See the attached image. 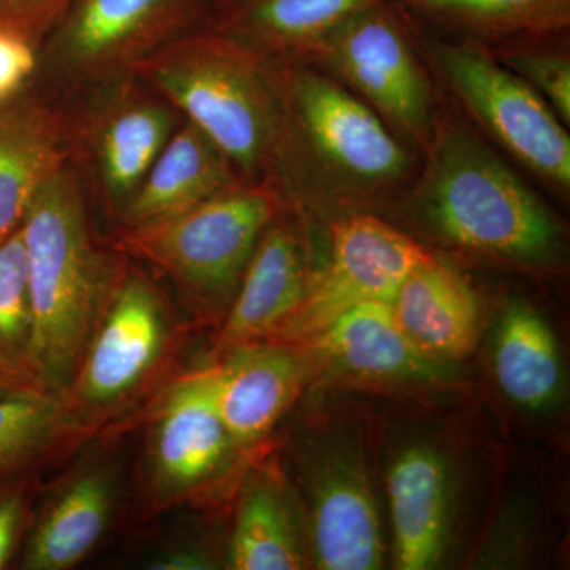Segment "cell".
Here are the masks:
<instances>
[{
  "mask_svg": "<svg viewBox=\"0 0 570 570\" xmlns=\"http://www.w3.org/2000/svg\"><path fill=\"white\" fill-rule=\"evenodd\" d=\"M428 58L480 129L558 194L570 193L569 127L530 85L498 61L487 45L425 37Z\"/></svg>",
  "mask_w": 570,
  "mask_h": 570,
  "instance_id": "cell-8",
  "label": "cell"
},
{
  "mask_svg": "<svg viewBox=\"0 0 570 570\" xmlns=\"http://www.w3.org/2000/svg\"><path fill=\"white\" fill-rule=\"evenodd\" d=\"M86 438L59 393L13 390L0 395V480L33 472L56 450Z\"/></svg>",
  "mask_w": 570,
  "mask_h": 570,
  "instance_id": "cell-26",
  "label": "cell"
},
{
  "mask_svg": "<svg viewBox=\"0 0 570 570\" xmlns=\"http://www.w3.org/2000/svg\"><path fill=\"white\" fill-rule=\"evenodd\" d=\"M393 204L453 249L531 269L560 265L561 225L468 121L439 107L417 174Z\"/></svg>",
  "mask_w": 570,
  "mask_h": 570,
  "instance_id": "cell-2",
  "label": "cell"
},
{
  "mask_svg": "<svg viewBox=\"0 0 570 570\" xmlns=\"http://www.w3.org/2000/svg\"><path fill=\"white\" fill-rule=\"evenodd\" d=\"M284 205L268 179L239 181L186 212L124 227L118 247L164 272L195 311L224 317L258 239Z\"/></svg>",
  "mask_w": 570,
  "mask_h": 570,
  "instance_id": "cell-5",
  "label": "cell"
},
{
  "mask_svg": "<svg viewBox=\"0 0 570 570\" xmlns=\"http://www.w3.org/2000/svg\"><path fill=\"white\" fill-rule=\"evenodd\" d=\"M417 47L414 18L395 0H377L337 24L302 59L355 94L422 157L439 107Z\"/></svg>",
  "mask_w": 570,
  "mask_h": 570,
  "instance_id": "cell-6",
  "label": "cell"
},
{
  "mask_svg": "<svg viewBox=\"0 0 570 570\" xmlns=\"http://www.w3.org/2000/svg\"><path fill=\"white\" fill-rule=\"evenodd\" d=\"M213 560L206 551L195 547H181L178 550L160 554L149 566L154 570H205L213 569Z\"/></svg>",
  "mask_w": 570,
  "mask_h": 570,
  "instance_id": "cell-32",
  "label": "cell"
},
{
  "mask_svg": "<svg viewBox=\"0 0 570 570\" xmlns=\"http://www.w3.org/2000/svg\"><path fill=\"white\" fill-rule=\"evenodd\" d=\"M377 0H213L205 28L266 61L302 59L356 11Z\"/></svg>",
  "mask_w": 570,
  "mask_h": 570,
  "instance_id": "cell-18",
  "label": "cell"
},
{
  "mask_svg": "<svg viewBox=\"0 0 570 570\" xmlns=\"http://www.w3.org/2000/svg\"><path fill=\"white\" fill-rule=\"evenodd\" d=\"M245 181L225 154L194 124L171 134L122 209L124 227L186 212Z\"/></svg>",
  "mask_w": 570,
  "mask_h": 570,
  "instance_id": "cell-20",
  "label": "cell"
},
{
  "mask_svg": "<svg viewBox=\"0 0 570 570\" xmlns=\"http://www.w3.org/2000/svg\"><path fill=\"white\" fill-rule=\"evenodd\" d=\"M217 409L236 452L257 448L316 376L298 344L254 341L212 363Z\"/></svg>",
  "mask_w": 570,
  "mask_h": 570,
  "instance_id": "cell-15",
  "label": "cell"
},
{
  "mask_svg": "<svg viewBox=\"0 0 570 570\" xmlns=\"http://www.w3.org/2000/svg\"><path fill=\"white\" fill-rule=\"evenodd\" d=\"M568 33L532 37L491 45L502 66L530 85L550 105L566 126H570V56Z\"/></svg>",
  "mask_w": 570,
  "mask_h": 570,
  "instance_id": "cell-28",
  "label": "cell"
},
{
  "mask_svg": "<svg viewBox=\"0 0 570 570\" xmlns=\"http://www.w3.org/2000/svg\"><path fill=\"white\" fill-rule=\"evenodd\" d=\"M493 363L499 389L521 407L539 411L560 392L557 340L542 314L523 299L510 302L499 318Z\"/></svg>",
  "mask_w": 570,
  "mask_h": 570,
  "instance_id": "cell-24",
  "label": "cell"
},
{
  "mask_svg": "<svg viewBox=\"0 0 570 570\" xmlns=\"http://www.w3.org/2000/svg\"><path fill=\"white\" fill-rule=\"evenodd\" d=\"M227 568L299 570L307 564L294 501L272 472L255 475L243 490L228 546Z\"/></svg>",
  "mask_w": 570,
  "mask_h": 570,
  "instance_id": "cell-23",
  "label": "cell"
},
{
  "mask_svg": "<svg viewBox=\"0 0 570 570\" xmlns=\"http://www.w3.org/2000/svg\"><path fill=\"white\" fill-rule=\"evenodd\" d=\"M298 346L309 354L316 374L325 371L360 384L438 385L450 374L448 363L426 354L404 332L392 303L351 307Z\"/></svg>",
  "mask_w": 570,
  "mask_h": 570,
  "instance_id": "cell-14",
  "label": "cell"
},
{
  "mask_svg": "<svg viewBox=\"0 0 570 570\" xmlns=\"http://www.w3.org/2000/svg\"><path fill=\"white\" fill-rule=\"evenodd\" d=\"M32 472L0 480V569L13 560L28 532Z\"/></svg>",
  "mask_w": 570,
  "mask_h": 570,
  "instance_id": "cell-29",
  "label": "cell"
},
{
  "mask_svg": "<svg viewBox=\"0 0 570 570\" xmlns=\"http://www.w3.org/2000/svg\"><path fill=\"white\" fill-rule=\"evenodd\" d=\"M31 337L28 257L20 227L0 243V366L21 384L41 390L29 370Z\"/></svg>",
  "mask_w": 570,
  "mask_h": 570,
  "instance_id": "cell-27",
  "label": "cell"
},
{
  "mask_svg": "<svg viewBox=\"0 0 570 570\" xmlns=\"http://www.w3.org/2000/svg\"><path fill=\"white\" fill-rule=\"evenodd\" d=\"M392 307L404 332L434 358L460 362L478 344V295L460 269L436 254L409 273Z\"/></svg>",
  "mask_w": 570,
  "mask_h": 570,
  "instance_id": "cell-17",
  "label": "cell"
},
{
  "mask_svg": "<svg viewBox=\"0 0 570 570\" xmlns=\"http://www.w3.org/2000/svg\"><path fill=\"white\" fill-rule=\"evenodd\" d=\"M73 0H0V29L36 43L51 32Z\"/></svg>",
  "mask_w": 570,
  "mask_h": 570,
  "instance_id": "cell-30",
  "label": "cell"
},
{
  "mask_svg": "<svg viewBox=\"0 0 570 570\" xmlns=\"http://www.w3.org/2000/svg\"><path fill=\"white\" fill-rule=\"evenodd\" d=\"M236 453L217 409L212 365L175 379L154 409L148 455L154 504H183L204 493Z\"/></svg>",
  "mask_w": 570,
  "mask_h": 570,
  "instance_id": "cell-11",
  "label": "cell"
},
{
  "mask_svg": "<svg viewBox=\"0 0 570 570\" xmlns=\"http://www.w3.org/2000/svg\"><path fill=\"white\" fill-rule=\"evenodd\" d=\"M430 250L374 213L328 223V253L317 265L305 299L269 341L305 343L351 307L392 303L409 273Z\"/></svg>",
  "mask_w": 570,
  "mask_h": 570,
  "instance_id": "cell-9",
  "label": "cell"
},
{
  "mask_svg": "<svg viewBox=\"0 0 570 570\" xmlns=\"http://www.w3.org/2000/svg\"><path fill=\"white\" fill-rule=\"evenodd\" d=\"M268 62L279 107L268 181L285 204L328 223L392 205L417 174L414 149L313 63Z\"/></svg>",
  "mask_w": 570,
  "mask_h": 570,
  "instance_id": "cell-1",
  "label": "cell"
},
{
  "mask_svg": "<svg viewBox=\"0 0 570 570\" xmlns=\"http://www.w3.org/2000/svg\"><path fill=\"white\" fill-rule=\"evenodd\" d=\"M213 0H73L56 24L62 58L85 73L132 67L208 17Z\"/></svg>",
  "mask_w": 570,
  "mask_h": 570,
  "instance_id": "cell-12",
  "label": "cell"
},
{
  "mask_svg": "<svg viewBox=\"0 0 570 570\" xmlns=\"http://www.w3.org/2000/svg\"><path fill=\"white\" fill-rule=\"evenodd\" d=\"M176 325L156 285L137 272L112 279L80 366L59 392L88 436L129 407L170 365Z\"/></svg>",
  "mask_w": 570,
  "mask_h": 570,
  "instance_id": "cell-7",
  "label": "cell"
},
{
  "mask_svg": "<svg viewBox=\"0 0 570 570\" xmlns=\"http://www.w3.org/2000/svg\"><path fill=\"white\" fill-rule=\"evenodd\" d=\"M309 217L288 204L265 228L225 313L214 358L242 344L269 340L298 309L317 262Z\"/></svg>",
  "mask_w": 570,
  "mask_h": 570,
  "instance_id": "cell-13",
  "label": "cell"
},
{
  "mask_svg": "<svg viewBox=\"0 0 570 570\" xmlns=\"http://www.w3.org/2000/svg\"><path fill=\"white\" fill-rule=\"evenodd\" d=\"M307 450L303 482L316 568L381 569V519L358 439L344 431L325 434Z\"/></svg>",
  "mask_w": 570,
  "mask_h": 570,
  "instance_id": "cell-10",
  "label": "cell"
},
{
  "mask_svg": "<svg viewBox=\"0 0 570 570\" xmlns=\"http://www.w3.org/2000/svg\"><path fill=\"white\" fill-rule=\"evenodd\" d=\"M171 134L174 118L163 104L134 99L111 108L97 135V157L108 193L129 200Z\"/></svg>",
  "mask_w": 570,
  "mask_h": 570,
  "instance_id": "cell-25",
  "label": "cell"
},
{
  "mask_svg": "<svg viewBox=\"0 0 570 570\" xmlns=\"http://www.w3.org/2000/svg\"><path fill=\"white\" fill-rule=\"evenodd\" d=\"M33 41L0 29V104L13 99L36 69Z\"/></svg>",
  "mask_w": 570,
  "mask_h": 570,
  "instance_id": "cell-31",
  "label": "cell"
},
{
  "mask_svg": "<svg viewBox=\"0 0 570 570\" xmlns=\"http://www.w3.org/2000/svg\"><path fill=\"white\" fill-rule=\"evenodd\" d=\"M441 37L509 43L569 32L570 0H395ZM438 33V36H439Z\"/></svg>",
  "mask_w": 570,
  "mask_h": 570,
  "instance_id": "cell-22",
  "label": "cell"
},
{
  "mask_svg": "<svg viewBox=\"0 0 570 570\" xmlns=\"http://www.w3.org/2000/svg\"><path fill=\"white\" fill-rule=\"evenodd\" d=\"M21 234L32 306L29 370L41 390L59 393L80 366L116 272L94 245L80 187L66 167L33 198Z\"/></svg>",
  "mask_w": 570,
  "mask_h": 570,
  "instance_id": "cell-3",
  "label": "cell"
},
{
  "mask_svg": "<svg viewBox=\"0 0 570 570\" xmlns=\"http://www.w3.org/2000/svg\"><path fill=\"white\" fill-rule=\"evenodd\" d=\"M450 469L433 445H407L390 464L387 497L393 560L401 570L436 568L450 530Z\"/></svg>",
  "mask_w": 570,
  "mask_h": 570,
  "instance_id": "cell-16",
  "label": "cell"
},
{
  "mask_svg": "<svg viewBox=\"0 0 570 570\" xmlns=\"http://www.w3.org/2000/svg\"><path fill=\"white\" fill-rule=\"evenodd\" d=\"M13 390H37L28 387V385L21 384L18 379L10 376L2 366H0V395L7 392H13ZM43 392V390H41Z\"/></svg>",
  "mask_w": 570,
  "mask_h": 570,
  "instance_id": "cell-33",
  "label": "cell"
},
{
  "mask_svg": "<svg viewBox=\"0 0 570 570\" xmlns=\"http://www.w3.org/2000/svg\"><path fill=\"white\" fill-rule=\"evenodd\" d=\"M55 118L26 100L0 104V243L21 227L43 184L63 167Z\"/></svg>",
  "mask_w": 570,
  "mask_h": 570,
  "instance_id": "cell-21",
  "label": "cell"
},
{
  "mask_svg": "<svg viewBox=\"0 0 570 570\" xmlns=\"http://www.w3.org/2000/svg\"><path fill=\"white\" fill-rule=\"evenodd\" d=\"M130 69L178 107L242 179H268L279 107L266 59L202 26Z\"/></svg>",
  "mask_w": 570,
  "mask_h": 570,
  "instance_id": "cell-4",
  "label": "cell"
},
{
  "mask_svg": "<svg viewBox=\"0 0 570 570\" xmlns=\"http://www.w3.org/2000/svg\"><path fill=\"white\" fill-rule=\"evenodd\" d=\"M111 468H82L48 499L33 521L21 568L67 570L85 560L110 527L116 505Z\"/></svg>",
  "mask_w": 570,
  "mask_h": 570,
  "instance_id": "cell-19",
  "label": "cell"
}]
</instances>
